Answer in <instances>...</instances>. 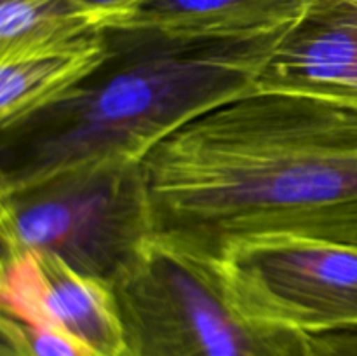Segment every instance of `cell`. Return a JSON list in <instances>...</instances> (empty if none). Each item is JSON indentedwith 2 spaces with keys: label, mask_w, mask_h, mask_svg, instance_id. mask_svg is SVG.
<instances>
[{
  "label": "cell",
  "mask_w": 357,
  "mask_h": 356,
  "mask_svg": "<svg viewBox=\"0 0 357 356\" xmlns=\"http://www.w3.org/2000/svg\"><path fill=\"white\" fill-rule=\"evenodd\" d=\"M255 91L324 98L357 110V0H309L279 38Z\"/></svg>",
  "instance_id": "cell-7"
},
{
  "label": "cell",
  "mask_w": 357,
  "mask_h": 356,
  "mask_svg": "<svg viewBox=\"0 0 357 356\" xmlns=\"http://www.w3.org/2000/svg\"><path fill=\"white\" fill-rule=\"evenodd\" d=\"M153 239L215 264L258 236L357 248V110L250 91L181 126L142 159Z\"/></svg>",
  "instance_id": "cell-1"
},
{
  "label": "cell",
  "mask_w": 357,
  "mask_h": 356,
  "mask_svg": "<svg viewBox=\"0 0 357 356\" xmlns=\"http://www.w3.org/2000/svg\"><path fill=\"white\" fill-rule=\"evenodd\" d=\"M101 34L75 0H0V63L80 47Z\"/></svg>",
  "instance_id": "cell-9"
},
{
  "label": "cell",
  "mask_w": 357,
  "mask_h": 356,
  "mask_svg": "<svg viewBox=\"0 0 357 356\" xmlns=\"http://www.w3.org/2000/svg\"><path fill=\"white\" fill-rule=\"evenodd\" d=\"M98 27L105 28L117 23L145 0H75Z\"/></svg>",
  "instance_id": "cell-13"
},
{
  "label": "cell",
  "mask_w": 357,
  "mask_h": 356,
  "mask_svg": "<svg viewBox=\"0 0 357 356\" xmlns=\"http://www.w3.org/2000/svg\"><path fill=\"white\" fill-rule=\"evenodd\" d=\"M103 58V34L96 42L0 63V124L38 110L68 91Z\"/></svg>",
  "instance_id": "cell-10"
},
{
  "label": "cell",
  "mask_w": 357,
  "mask_h": 356,
  "mask_svg": "<svg viewBox=\"0 0 357 356\" xmlns=\"http://www.w3.org/2000/svg\"><path fill=\"white\" fill-rule=\"evenodd\" d=\"M223 286L244 318L303 334L357 325V248L300 236L229 244Z\"/></svg>",
  "instance_id": "cell-5"
},
{
  "label": "cell",
  "mask_w": 357,
  "mask_h": 356,
  "mask_svg": "<svg viewBox=\"0 0 357 356\" xmlns=\"http://www.w3.org/2000/svg\"><path fill=\"white\" fill-rule=\"evenodd\" d=\"M309 356H357V325L305 334Z\"/></svg>",
  "instance_id": "cell-12"
},
{
  "label": "cell",
  "mask_w": 357,
  "mask_h": 356,
  "mask_svg": "<svg viewBox=\"0 0 357 356\" xmlns=\"http://www.w3.org/2000/svg\"><path fill=\"white\" fill-rule=\"evenodd\" d=\"M112 292L124 356H309L303 332L244 318L215 262L157 239Z\"/></svg>",
  "instance_id": "cell-4"
},
{
  "label": "cell",
  "mask_w": 357,
  "mask_h": 356,
  "mask_svg": "<svg viewBox=\"0 0 357 356\" xmlns=\"http://www.w3.org/2000/svg\"><path fill=\"white\" fill-rule=\"evenodd\" d=\"M3 251H44L114 285L153 239L142 161L86 163L3 192Z\"/></svg>",
  "instance_id": "cell-3"
},
{
  "label": "cell",
  "mask_w": 357,
  "mask_h": 356,
  "mask_svg": "<svg viewBox=\"0 0 357 356\" xmlns=\"http://www.w3.org/2000/svg\"><path fill=\"white\" fill-rule=\"evenodd\" d=\"M282 34L192 37L105 27L103 58L87 75L2 126L0 194L79 164L142 161L188 121L253 91Z\"/></svg>",
  "instance_id": "cell-2"
},
{
  "label": "cell",
  "mask_w": 357,
  "mask_h": 356,
  "mask_svg": "<svg viewBox=\"0 0 357 356\" xmlns=\"http://www.w3.org/2000/svg\"><path fill=\"white\" fill-rule=\"evenodd\" d=\"M309 0H145L110 27L192 37H257L291 28Z\"/></svg>",
  "instance_id": "cell-8"
},
{
  "label": "cell",
  "mask_w": 357,
  "mask_h": 356,
  "mask_svg": "<svg viewBox=\"0 0 357 356\" xmlns=\"http://www.w3.org/2000/svg\"><path fill=\"white\" fill-rule=\"evenodd\" d=\"M2 313L54 328L98 356H124V334L108 283L73 271L44 251H3Z\"/></svg>",
  "instance_id": "cell-6"
},
{
  "label": "cell",
  "mask_w": 357,
  "mask_h": 356,
  "mask_svg": "<svg viewBox=\"0 0 357 356\" xmlns=\"http://www.w3.org/2000/svg\"><path fill=\"white\" fill-rule=\"evenodd\" d=\"M2 337L13 342L24 356H98L77 339L49 327L21 321L2 313Z\"/></svg>",
  "instance_id": "cell-11"
}]
</instances>
